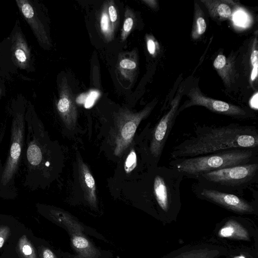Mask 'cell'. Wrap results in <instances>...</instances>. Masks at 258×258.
Instances as JSON below:
<instances>
[{"mask_svg":"<svg viewBox=\"0 0 258 258\" xmlns=\"http://www.w3.org/2000/svg\"><path fill=\"white\" fill-rule=\"evenodd\" d=\"M254 148H258V130L254 125H196L193 134L173 147L170 158L182 159L228 149Z\"/></svg>","mask_w":258,"mask_h":258,"instance_id":"6da1fadb","label":"cell"},{"mask_svg":"<svg viewBox=\"0 0 258 258\" xmlns=\"http://www.w3.org/2000/svg\"><path fill=\"white\" fill-rule=\"evenodd\" d=\"M258 162V148L228 149L205 155L171 159L169 167L188 178L224 168Z\"/></svg>","mask_w":258,"mask_h":258,"instance_id":"7a4b0ae2","label":"cell"},{"mask_svg":"<svg viewBox=\"0 0 258 258\" xmlns=\"http://www.w3.org/2000/svg\"><path fill=\"white\" fill-rule=\"evenodd\" d=\"M196 180L208 187L242 196L258 182V162L204 173Z\"/></svg>","mask_w":258,"mask_h":258,"instance_id":"3957f363","label":"cell"},{"mask_svg":"<svg viewBox=\"0 0 258 258\" xmlns=\"http://www.w3.org/2000/svg\"><path fill=\"white\" fill-rule=\"evenodd\" d=\"M25 120L23 113H14L11 129L10 150L4 166H0V194H16L14 179L24 146Z\"/></svg>","mask_w":258,"mask_h":258,"instance_id":"277c9868","label":"cell"},{"mask_svg":"<svg viewBox=\"0 0 258 258\" xmlns=\"http://www.w3.org/2000/svg\"><path fill=\"white\" fill-rule=\"evenodd\" d=\"M187 95L189 99L179 107L178 114L183 110L192 106H201L214 113L237 119L246 120L256 117L253 112L247 109L204 95L198 87L191 88Z\"/></svg>","mask_w":258,"mask_h":258,"instance_id":"5b68a950","label":"cell"},{"mask_svg":"<svg viewBox=\"0 0 258 258\" xmlns=\"http://www.w3.org/2000/svg\"><path fill=\"white\" fill-rule=\"evenodd\" d=\"M191 189L199 198L211 202L230 211L241 214L254 212L251 204L240 196L216 190L199 182L193 183Z\"/></svg>","mask_w":258,"mask_h":258,"instance_id":"8992f818","label":"cell"},{"mask_svg":"<svg viewBox=\"0 0 258 258\" xmlns=\"http://www.w3.org/2000/svg\"><path fill=\"white\" fill-rule=\"evenodd\" d=\"M182 91L179 90L170 103L169 110L162 117L154 128L149 146V153L154 163L157 164L161 156L175 118Z\"/></svg>","mask_w":258,"mask_h":258,"instance_id":"52a82bcc","label":"cell"},{"mask_svg":"<svg viewBox=\"0 0 258 258\" xmlns=\"http://www.w3.org/2000/svg\"><path fill=\"white\" fill-rule=\"evenodd\" d=\"M153 107H148L142 112L120 119L114 126L112 133L114 153L120 156L131 143L137 128L141 120L151 112Z\"/></svg>","mask_w":258,"mask_h":258,"instance_id":"ba28073f","label":"cell"},{"mask_svg":"<svg viewBox=\"0 0 258 258\" xmlns=\"http://www.w3.org/2000/svg\"><path fill=\"white\" fill-rule=\"evenodd\" d=\"M16 2L20 12L31 27L39 43L41 45L47 44L48 39L43 26L30 2L27 0H16Z\"/></svg>","mask_w":258,"mask_h":258,"instance_id":"9c48e42d","label":"cell"},{"mask_svg":"<svg viewBox=\"0 0 258 258\" xmlns=\"http://www.w3.org/2000/svg\"><path fill=\"white\" fill-rule=\"evenodd\" d=\"M13 62L21 69L29 68L31 60L28 45L21 30L17 29L13 33L11 48Z\"/></svg>","mask_w":258,"mask_h":258,"instance_id":"30bf717a","label":"cell"},{"mask_svg":"<svg viewBox=\"0 0 258 258\" xmlns=\"http://www.w3.org/2000/svg\"><path fill=\"white\" fill-rule=\"evenodd\" d=\"M210 16L222 22L231 19L236 4L231 0H201Z\"/></svg>","mask_w":258,"mask_h":258,"instance_id":"8fae6325","label":"cell"},{"mask_svg":"<svg viewBox=\"0 0 258 258\" xmlns=\"http://www.w3.org/2000/svg\"><path fill=\"white\" fill-rule=\"evenodd\" d=\"M81 186L87 201L92 205H96V185L94 178L88 166L81 160L78 163Z\"/></svg>","mask_w":258,"mask_h":258,"instance_id":"7c38bea8","label":"cell"},{"mask_svg":"<svg viewBox=\"0 0 258 258\" xmlns=\"http://www.w3.org/2000/svg\"><path fill=\"white\" fill-rule=\"evenodd\" d=\"M213 66L224 84L230 87L234 76V65L232 61L223 54H219L214 59Z\"/></svg>","mask_w":258,"mask_h":258,"instance_id":"4fadbf2b","label":"cell"},{"mask_svg":"<svg viewBox=\"0 0 258 258\" xmlns=\"http://www.w3.org/2000/svg\"><path fill=\"white\" fill-rule=\"evenodd\" d=\"M221 237L230 238L237 239L248 240V233L238 222L234 220H228L219 231Z\"/></svg>","mask_w":258,"mask_h":258,"instance_id":"5bb4252c","label":"cell"},{"mask_svg":"<svg viewBox=\"0 0 258 258\" xmlns=\"http://www.w3.org/2000/svg\"><path fill=\"white\" fill-rule=\"evenodd\" d=\"M207 29V23L203 11L199 4L195 2L194 6V15L191 32L192 40L200 39L205 33Z\"/></svg>","mask_w":258,"mask_h":258,"instance_id":"9a60e30c","label":"cell"},{"mask_svg":"<svg viewBox=\"0 0 258 258\" xmlns=\"http://www.w3.org/2000/svg\"><path fill=\"white\" fill-rule=\"evenodd\" d=\"M250 60L252 67L250 78L251 82H254L257 78L258 72V50L256 37H255L252 45Z\"/></svg>","mask_w":258,"mask_h":258,"instance_id":"2e32d148","label":"cell"},{"mask_svg":"<svg viewBox=\"0 0 258 258\" xmlns=\"http://www.w3.org/2000/svg\"><path fill=\"white\" fill-rule=\"evenodd\" d=\"M19 249L24 258H36L34 249L25 236L20 239L19 242Z\"/></svg>","mask_w":258,"mask_h":258,"instance_id":"e0dca14e","label":"cell"},{"mask_svg":"<svg viewBox=\"0 0 258 258\" xmlns=\"http://www.w3.org/2000/svg\"><path fill=\"white\" fill-rule=\"evenodd\" d=\"M72 243L74 247L83 254L89 253L88 251L90 248L89 241L84 237L74 235L72 237Z\"/></svg>","mask_w":258,"mask_h":258,"instance_id":"ac0fdd59","label":"cell"},{"mask_svg":"<svg viewBox=\"0 0 258 258\" xmlns=\"http://www.w3.org/2000/svg\"><path fill=\"white\" fill-rule=\"evenodd\" d=\"M57 109L63 116L62 117L66 125L68 122V112L70 110V102L69 99L65 97L60 98L57 103Z\"/></svg>","mask_w":258,"mask_h":258,"instance_id":"d6986e66","label":"cell"},{"mask_svg":"<svg viewBox=\"0 0 258 258\" xmlns=\"http://www.w3.org/2000/svg\"><path fill=\"white\" fill-rule=\"evenodd\" d=\"M137 156L134 150L128 155L124 165V170L127 173L131 172L136 166Z\"/></svg>","mask_w":258,"mask_h":258,"instance_id":"ffe728a7","label":"cell"},{"mask_svg":"<svg viewBox=\"0 0 258 258\" xmlns=\"http://www.w3.org/2000/svg\"><path fill=\"white\" fill-rule=\"evenodd\" d=\"M99 94V93L97 91H92L87 95L85 102V107L87 108L91 107L93 105L95 100L98 97Z\"/></svg>","mask_w":258,"mask_h":258,"instance_id":"44dd1931","label":"cell"},{"mask_svg":"<svg viewBox=\"0 0 258 258\" xmlns=\"http://www.w3.org/2000/svg\"><path fill=\"white\" fill-rule=\"evenodd\" d=\"M9 233V229L7 227L0 228V248L3 246Z\"/></svg>","mask_w":258,"mask_h":258,"instance_id":"7402d4cb","label":"cell"},{"mask_svg":"<svg viewBox=\"0 0 258 258\" xmlns=\"http://www.w3.org/2000/svg\"><path fill=\"white\" fill-rule=\"evenodd\" d=\"M119 64L121 68L127 69H133L136 67V64L134 61L127 59L121 60Z\"/></svg>","mask_w":258,"mask_h":258,"instance_id":"603a6c76","label":"cell"},{"mask_svg":"<svg viewBox=\"0 0 258 258\" xmlns=\"http://www.w3.org/2000/svg\"><path fill=\"white\" fill-rule=\"evenodd\" d=\"M156 42L152 39L148 40L147 46L148 50L150 54L154 55L157 50Z\"/></svg>","mask_w":258,"mask_h":258,"instance_id":"cb8c5ba5","label":"cell"},{"mask_svg":"<svg viewBox=\"0 0 258 258\" xmlns=\"http://www.w3.org/2000/svg\"><path fill=\"white\" fill-rule=\"evenodd\" d=\"M101 27L104 31H106L108 29V19L106 14H104L101 18Z\"/></svg>","mask_w":258,"mask_h":258,"instance_id":"d4e9b609","label":"cell"},{"mask_svg":"<svg viewBox=\"0 0 258 258\" xmlns=\"http://www.w3.org/2000/svg\"><path fill=\"white\" fill-rule=\"evenodd\" d=\"M133 25V20L131 18H127L123 24V29L125 32H129Z\"/></svg>","mask_w":258,"mask_h":258,"instance_id":"484cf974","label":"cell"},{"mask_svg":"<svg viewBox=\"0 0 258 258\" xmlns=\"http://www.w3.org/2000/svg\"><path fill=\"white\" fill-rule=\"evenodd\" d=\"M43 258H56L54 253L49 249L45 248L42 250Z\"/></svg>","mask_w":258,"mask_h":258,"instance_id":"4316f807","label":"cell"},{"mask_svg":"<svg viewBox=\"0 0 258 258\" xmlns=\"http://www.w3.org/2000/svg\"><path fill=\"white\" fill-rule=\"evenodd\" d=\"M108 11L110 20L113 22H115L117 19V13L114 7L110 6Z\"/></svg>","mask_w":258,"mask_h":258,"instance_id":"83f0119b","label":"cell"},{"mask_svg":"<svg viewBox=\"0 0 258 258\" xmlns=\"http://www.w3.org/2000/svg\"><path fill=\"white\" fill-rule=\"evenodd\" d=\"M249 104L251 108L257 109V93H256L250 100Z\"/></svg>","mask_w":258,"mask_h":258,"instance_id":"f1b7e54d","label":"cell"},{"mask_svg":"<svg viewBox=\"0 0 258 258\" xmlns=\"http://www.w3.org/2000/svg\"><path fill=\"white\" fill-rule=\"evenodd\" d=\"M176 258H208L205 255L204 256H203L202 254L200 255L199 254H188V255H181L180 256H178Z\"/></svg>","mask_w":258,"mask_h":258,"instance_id":"f546056e","label":"cell"},{"mask_svg":"<svg viewBox=\"0 0 258 258\" xmlns=\"http://www.w3.org/2000/svg\"><path fill=\"white\" fill-rule=\"evenodd\" d=\"M87 95L85 94H81L79 97L77 99V102L79 103H82L83 102H85L86 99L87 98Z\"/></svg>","mask_w":258,"mask_h":258,"instance_id":"4dcf8cb0","label":"cell"},{"mask_svg":"<svg viewBox=\"0 0 258 258\" xmlns=\"http://www.w3.org/2000/svg\"><path fill=\"white\" fill-rule=\"evenodd\" d=\"M144 2L149 5L151 7L155 8L157 6V2L156 1H145Z\"/></svg>","mask_w":258,"mask_h":258,"instance_id":"1f68e13d","label":"cell"},{"mask_svg":"<svg viewBox=\"0 0 258 258\" xmlns=\"http://www.w3.org/2000/svg\"><path fill=\"white\" fill-rule=\"evenodd\" d=\"M4 136V131L2 129V130H0V144H1V142L3 139Z\"/></svg>","mask_w":258,"mask_h":258,"instance_id":"d6a6232c","label":"cell"},{"mask_svg":"<svg viewBox=\"0 0 258 258\" xmlns=\"http://www.w3.org/2000/svg\"><path fill=\"white\" fill-rule=\"evenodd\" d=\"M234 258H245V257L243 256L240 255V256H235Z\"/></svg>","mask_w":258,"mask_h":258,"instance_id":"836d02e7","label":"cell"}]
</instances>
